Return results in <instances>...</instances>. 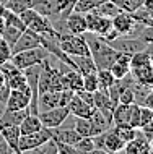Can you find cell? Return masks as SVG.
<instances>
[{
	"instance_id": "1f68e13d",
	"label": "cell",
	"mask_w": 153,
	"mask_h": 154,
	"mask_svg": "<svg viewBox=\"0 0 153 154\" xmlns=\"http://www.w3.org/2000/svg\"><path fill=\"white\" fill-rule=\"evenodd\" d=\"M96 76H98V89H107L116 81V78L109 70H98Z\"/></svg>"
},
{
	"instance_id": "74e56055",
	"label": "cell",
	"mask_w": 153,
	"mask_h": 154,
	"mask_svg": "<svg viewBox=\"0 0 153 154\" xmlns=\"http://www.w3.org/2000/svg\"><path fill=\"white\" fill-rule=\"evenodd\" d=\"M151 119H153V110L145 107V106H140V125H139V128L142 125H145L147 122H150Z\"/></svg>"
},
{
	"instance_id": "2e32d148",
	"label": "cell",
	"mask_w": 153,
	"mask_h": 154,
	"mask_svg": "<svg viewBox=\"0 0 153 154\" xmlns=\"http://www.w3.org/2000/svg\"><path fill=\"white\" fill-rule=\"evenodd\" d=\"M67 107H69L70 115H73V117H81V119H88L90 115H91L93 109H94L93 106L86 104L81 97H78L75 93L72 94V97H70Z\"/></svg>"
},
{
	"instance_id": "d6a6232c",
	"label": "cell",
	"mask_w": 153,
	"mask_h": 154,
	"mask_svg": "<svg viewBox=\"0 0 153 154\" xmlns=\"http://www.w3.org/2000/svg\"><path fill=\"white\" fill-rule=\"evenodd\" d=\"M81 89L90 91V93H94V91L98 89V76H96V72H94V73L81 75Z\"/></svg>"
},
{
	"instance_id": "44dd1931",
	"label": "cell",
	"mask_w": 153,
	"mask_h": 154,
	"mask_svg": "<svg viewBox=\"0 0 153 154\" xmlns=\"http://www.w3.org/2000/svg\"><path fill=\"white\" fill-rule=\"evenodd\" d=\"M130 75L137 83L151 86L153 85V62H150L147 65H140V66H135V68H130Z\"/></svg>"
},
{
	"instance_id": "8d00e7d4",
	"label": "cell",
	"mask_w": 153,
	"mask_h": 154,
	"mask_svg": "<svg viewBox=\"0 0 153 154\" xmlns=\"http://www.w3.org/2000/svg\"><path fill=\"white\" fill-rule=\"evenodd\" d=\"M109 2H113L114 5H117L124 11H134L135 8H137L134 3V0H109Z\"/></svg>"
},
{
	"instance_id": "60d3db41",
	"label": "cell",
	"mask_w": 153,
	"mask_h": 154,
	"mask_svg": "<svg viewBox=\"0 0 153 154\" xmlns=\"http://www.w3.org/2000/svg\"><path fill=\"white\" fill-rule=\"evenodd\" d=\"M0 154H13V152H11V149H10V146L7 144V141L3 140L2 131H0Z\"/></svg>"
},
{
	"instance_id": "cb8c5ba5",
	"label": "cell",
	"mask_w": 153,
	"mask_h": 154,
	"mask_svg": "<svg viewBox=\"0 0 153 154\" xmlns=\"http://www.w3.org/2000/svg\"><path fill=\"white\" fill-rule=\"evenodd\" d=\"M62 86H64V89H70L73 93L81 89V73L73 68L62 73Z\"/></svg>"
},
{
	"instance_id": "52a82bcc",
	"label": "cell",
	"mask_w": 153,
	"mask_h": 154,
	"mask_svg": "<svg viewBox=\"0 0 153 154\" xmlns=\"http://www.w3.org/2000/svg\"><path fill=\"white\" fill-rule=\"evenodd\" d=\"M73 91L70 89H60V91H46L41 93L38 97V114L54 107H60V106H67L70 97H72Z\"/></svg>"
},
{
	"instance_id": "681fc988",
	"label": "cell",
	"mask_w": 153,
	"mask_h": 154,
	"mask_svg": "<svg viewBox=\"0 0 153 154\" xmlns=\"http://www.w3.org/2000/svg\"><path fill=\"white\" fill-rule=\"evenodd\" d=\"M7 2H8V0H0V3H2V5H5Z\"/></svg>"
},
{
	"instance_id": "83f0119b",
	"label": "cell",
	"mask_w": 153,
	"mask_h": 154,
	"mask_svg": "<svg viewBox=\"0 0 153 154\" xmlns=\"http://www.w3.org/2000/svg\"><path fill=\"white\" fill-rule=\"evenodd\" d=\"M21 29H18V28H15V26H11V24H7V23H3V28H2V31H0V36L3 37V39L7 41L8 44H10V47L16 42V39L20 37V34H21Z\"/></svg>"
},
{
	"instance_id": "f546056e",
	"label": "cell",
	"mask_w": 153,
	"mask_h": 154,
	"mask_svg": "<svg viewBox=\"0 0 153 154\" xmlns=\"http://www.w3.org/2000/svg\"><path fill=\"white\" fill-rule=\"evenodd\" d=\"M94 11L103 15V16H107V18H113L114 15H117L119 11H121V8H119L117 5H114L113 2H109V0H104L101 5H98L96 8H94Z\"/></svg>"
},
{
	"instance_id": "7bdbcfd3",
	"label": "cell",
	"mask_w": 153,
	"mask_h": 154,
	"mask_svg": "<svg viewBox=\"0 0 153 154\" xmlns=\"http://www.w3.org/2000/svg\"><path fill=\"white\" fill-rule=\"evenodd\" d=\"M142 106H145V107H148V109L153 110V89H150V93L145 96V99H143Z\"/></svg>"
},
{
	"instance_id": "5b68a950",
	"label": "cell",
	"mask_w": 153,
	"mask_h": 154,
	"mask_svg": "<svg viewBox=\"0 0 153 154\" xmlns=\"http://www.w3.org/2000/svg\"><path fill=\"white\" fill-rule=\"evenodd\" d=\"M59 47L69 55H90V49L83 34H72V32H60Z\"/></svg>"
},
{
	"instance_id": "5bb4252c",
	"label": "cell",
	"mask_w": 153,
	"mask_h": 154,
	"mask_svg": "<svg viewBox=\"0 0 153 154\" xmlns=\"http://www.w3.org/2000/svg\"><path fill=\"white\" fill-rule=\"evenodd\" d=\"M64 26H65V32H72V34H83V32H86L85 13L72 10L67 16H65Z\"/></svg>"
},
{
	"instance_id": "ee69618b",
	"label": "cell",
	"mask_w": 153,
	"mask_h": 154,
	"mask_svg": "<svg viewBox=\"0 0 153 154\" xmlns=\"http://www.w3.org/2000/svg\"><path fill=\"white\" fill-rule=\"evenodd\" d=\"M142 7L147 10L148 16H150V20L153 21V0H145V2L142 3Z\"/></svg>"
},
{
	"instance_id": "f35d334b",
	"label": "cell",
	"mask_w": 153,
	"mask_h": 154,
	"mask_svg": "<svg viewBox=\"0 0 153 154\" xmlns=\"http://www.w3.org/2000/svg\"><path fill=\"white\" fill-rule=\"evenodd\" d=\"M139 130L147 136V140H148V141H150V140L153 138V119L150 120V122H147L145 125H142V127H140Z\"/></svg>"
},
{
	"instance_id": "d4e9b609",
	"label": "cell",
	"mask_w": 153,
	"mask_h": 154,
	"mask_svg": "<svg viewBox=\"0 0 153 154\" xmlns=\"http://www.w3.org/2000/svg\"><path fill=\"white\" fill-rule=\"evenodd\" d=\"M75 63V70L80 72L81 75H86V73H94L98 72L96 65L91 59V55H70Z\"/></svg>"
},
{
	"instance_id": "f6af8a7d",
	"label": "cell",
	"mask_w": 153,
	"mask_h": 154,
	"mask_svg": "<svg viewBox=\"0 0 153 154\" xmlns=\"http://www.w3.org/2000/svg\"><path fill=\"white\" fill-rule=\"evenodd\" d=\"M5 85V75H3V72L0 70V86Z\"/></svg>"
},
{
	"instance_id": "ffe728a7",
	"label": "cell",
	"mask_w": 153,
	"mask_h": 154,
	"mask_svg": "<svg viewBox=\"0 0 153 154\" xmlns=\"http://www.w3.org/2000/svg\"><path fill=\"white\" fill-rule=\"evenodd\" d=\"M51 130H52V136L57 141L72 144V146L81 138L80 133H78L73 127H57V128H51Z\"/></svg>"
},
{
	"instance_id": "8992f818",
	"label": "cell",
	"mask_w": 153,
	"mask_h": 154,
	"mask_svg": "<svg viewBox=\"0 0 153 154\" xmlns=\"http://www.w3.org/2000/svg\"><path fill=\"white\" fill-rule=\"evenodd\" d=\"M49 55V52L41 45V47H34V49H28V51H21V52H16L11 54L10 62L18 68H28V66H33L36 63H41L43 60H46Z\"/></svg>"
},
{
	"instance_id": "30bf717a",
	"label": "cell",
	"mask_w": 153,
	"mask_h": 154,
	"mask_svg": "<svg viewBox=\"0 0 153 154\" xmlns=\"http://www.w3.org/2000/svg\"><path fill=\"white\" fill-rule=\"evenodd\" d=\"M33 8H34L36 11H39L41 15L47 16V18L52 21L54 28L59 24L60 13H62L59 0H33Z\"/></svg>"
},
{
	"instance_id": "d6986e66",
	"label": "cell",
	"mask_w": 153,
	"mask_h": 154,
	"mask_svg": "<svg viewBox=\"0 0 153 154\" xmlns=\"http://www.w3.org/2000/svg\"><path fill=\"white\" fill-rule=\"evenodd\" d=\"M109 72L113 73L116 80H122L124 76L130 73V55L127 54H119V57L114 60V63L111 65Z\"/></svg>"
},
{
	"instance_id": "603a6c76",
	"label": "cell",
	"mask_w": 153,
	"mask_h": 154,
	"mask_svg": "<svg viewBox=\"0 0 153 154\" xmlns=\"http://www.w3.org/2000/svg\"><path fill=\"white\" fill-rule=\"evenodd\" d=\"M73 128L80 133V136H96L100 135V128L94 125L90 119H81V117H75V122H73Z\"/></svg>"
},
{
	"instance_id": "c3c4849f",
	"label": "cell",
	"mask_w": 153,
	"mask_h": 154,
	"mask_svg": "<svg viewBox=\"0 0 153 154\" xmlns=\"http://www.w3.org/2000/svg\"><path fill=\"white\" fill-rule=\"evenodd\" d=\"M150 151H151V152H153V138H151V140H150Z\"/></svg>"
},
{
	"instance_id": "277c9868",
	"label": "cell",
	"mask_w": 153,
	"mask_h": 154,
	"mask_svg": "<svg viewBox=\"0 0 153 154\" xmlns=\"http://www.w3.org/2000/svg\"><path fill=\"white\" fill-rule=\"evenodd\" d=\"M113 28L116 29L119 36H132V37H139V34L142 32V29L145 26L143 24L135 23V20L132 18L130 11H124L121 10L117 15H114L111 18Z\"/></svg>"
},
{
	"instance_id": "7c38bea8",
	"label": "cell",
	"mask_w": 153,
	"mask_h": 154,
	"mask_svg": "<svg viewBox=\"0 0 153 154\" xmlns=\"http://www.w3.org/2000/svg\"><path fill=\"white\" fill-rule=\"evenodd\" d=\"M41 45H43V36H39L38 32H34V31L26 28L20 34L18 39H16V42L11 45V54L28 51V49H34V47H41Z\"/></svg>"
},
{
	"instance_id": "ba28073f",
	"label": "cell",
	"mask_w": 153,
	"mask_h": 154,
	"mask_svg": "<svg viewBox=\"0 0 153 154\" xmlns=\"http://www.w3.org/2000/svg\"><path fill=\"white\" fill-rule=\"evenodd\" d=\"M52 138V130L47 127H43L41 130L34 133H28V135H21L18 141V149L20 154L21 152H31L33 149L41 146L43 143H46L47 140Z\"/></svg>"
},
{
	"instance_id": "8fae6325",
	"label": "cell",
	"mask_w": 153,
	"mask_h": 154,
	"mask_svg": "<svg viewBox=\"0 0 153 154\" xmlns=\"http://www.w3.org/2000/svg\"><path fill=\"white\" fill-rule=\"evenodd\" d=\"M69 107L67 106H60V107H54V109H49V110H44V112H39V119L43 122L44 127L47 128H57L60 127L62 122L69 117Z\"/></svg>"
},
{
	"instance_id": "9a60e30c",
	"label": "cell",
	"mask_w": 153,
	"mask_h": 154,
	"mask_svg": "<svg viewBox=\"0 0 153 154\" xmlns=\"http://www.w3.org/2000/svg\"><path fill=\"white\" fill-rule=\"evenodd\" d=\"M124 152H127V154H150L151 152L150 151V141L137 128V133H135L134 140L126 143V146H124Z\"/></svg>"
},
{
	"instance_id": "ac0fdd59",
	"label": "cell",
	"mask_w": 153,
	"mask_h": 154,
	"mask_svg": "<svg viewBox=\"0 0 153 154\" xmlns=\"http://www.w3.org/2000/svg\"><path fill=\"white\" fill-rule=\"evenodd\" d=\"M103 146H104V152H122L126 141L119 138L113 128H109L103 133Z\"/></svg>"
},
{
	"instance_id": "4dcf8cb0",
	"label": "cell",
	"mask_w": 153,
	"mask_h": 154,
	"mask_svg": "<svg viewBox=\"0 0 153 154\" xmlns=\"http://www.w3.org/2000/svg\"><path fill=\"white\" fill-rule=\"evenodd\" d=\"M103 2L104 0H77L75 5H73V10L80 11V13H88V11L94 10L98 5H101Z\"/></svg>"
},
{
	"instance_id": "e0dca14e",
	"label": "cell",
	"mask_w": 153,
	"mask_h": 154,
	"mask_svg": "<svg viewBox=\"0 0 153 154\" xmlns=\"http://www.w3.org/2000/svg\"><path fill=\"white\" fill-rule=\"evenodd\" d=\"M0 131L3 135V140L7 141V144L10 146L11 152L13 154H20V149H18V141H20V127L18 125H2L0 127Z\"/></svg>"
},
{
	"instance_id": "bcb514c9",
	"label": "cell",
	"mask_w": 153,
	"mask_h": 154,
	"mask_svg": "<svg viewBox=\"0 0 153 154\" xmlns=\"http://www.w3.org/2000/svg\"><path fill=\"white\" fill-rule=\"evenodd\" d=\"M3 110H5V104H2V102H0V115L3 114Z\"/></svg>"
},
{
	"instance_id": "3957f363",
	"label": "cell",
	"mask_w": 153,
	"mask_h": 154,
	"mask_svg": "<svg viewBox=\"0 0 153 154\" xmlns=\"http://www.w3.org/2000/svg\"><path fill=\"white\" fill-rule=\"evenodd\" d=\"M85 18H86V31L88 32L101 36L107 42H111L113 39H116L119 36L113 28L111 18H107V16H103L100 13H96L94 10H91L88 13H85Z\"/></svg>"
},
{
	"instance_id": "f1b7e54d",
	"label": "cell",
	"mask_w": 153,
	"mask_h": 154,
	"mask_svg": "<svg viewBox=\"0 0 153 154\" xmlns=\"http://www.w3.org/2000/svg\"><path fill=\"white\" fill-rule=\"evenodd\" d=\"M3 7H5L7 10L13 11V13L20 15V13H23L24 10H28V8H33V0H8Z\"/></svg>"
},
{
	"instance_id": "4316f807",
	"label": "cell",
	"mask_w": 153,
	"mask_h": 154,
	"mask_svg": "<svg viewBox=\"0 0 153 154\" xmlns=\"http://www.w3.org/2000/svg\"><path fill=\"white\" fill-rule=\"evenodd\" d=\"M111 128H113L116 135H117L121 140H124L126 143H129V141L134 140L135 133H137V128L130 127V125H113Z\"/></svg>"
},
{
	"instance_id": "ab89813d",
	"label": "cell",
	"mask_w": 153,
	"mask_h": 154,
	"mask_svg": "<svg viewBox=\"0 0 153 154\" xmlns=\"http://www.w3.org/2000/svg\"><path fill=\"white\" fill-rule=\"evenodd\" d=\"M75 94L78 97H81L86 104H90V106H93V93H90V91H85V89H78L75 91ZM94 107V106H93Z\"/></svg>"
},
{
	"instance_id": "e575fe53",
	"label": "cell",
	"mask_w": 153,
	"mask_h": 154,
	"mask_svg": "<svg viewBox=\"0 0 153 154\" xmlns=\"http://www.w3.org/2000/svg\"><path fill=\"white\" fill-rule=\"evenodd\" d=\"M31 152H41V154H59V151H57V143H56V138L47 140L46 143H43L41 146H38L36 149H33Z\"/></svg>"
},
{
	"instance_id": "484cf974",
	"label": "cell",
	"mask_w": 153,
	"mask_h": 154,
	"mask_svg": "<svg viewBox=\"0 0 153 154\" xmlns=\"http://www.w3.org/2000/svg\"><path fill=\"white\" fill-rule=\"evenodd\" d=\"M18 127H20V133H21V135H28V133H34V131L41 130L44 125L41 122L38 114H28Z\"/></svg>"
},
{
	"instance_id": "836d02e7",
	"label": "cell",
	"mask_w": 153,
	"mask_h": 154,
	"mask_svg": "<svg viewBox=\"0 0 153 154\" xmlns=\"http://www.w3.org/2000/svg\"><path fill=\"white\" fill-rule=\"evenodd\" d=\"M77 152H94V144H93V140L90 136H81L80 140L73 144Z\"/></svg>"
},
{
	"instance_id": "7a4b0ae2",
	"label": "cell",
	"mask_w": 153,
	"mask_h": 154,
	"mask_svg": "<svg viewBox=\"0 0 153 154\" xmlns=\"http://www.w3.org/2000/svg\"><path fill=\"white\" fill-rule=\"evenodd\" d=\"M20 18H21V21L28 29L38 32L39 36H59V32L56 31L51 20L47 16L41 15L39 11H36L34 8L24 10L23 13H20Z\"/></svg>"
},
{
	"instance_id": "7dc6e473",
	"label": "cell",
	"mask_w": 153,
	"mask_h": 154,
	"mask_svg": "<svg viewBox=\"0 0 153 154\" xmlns=\"http://www.w3.org/2000/svg\"><path fill=\"white\" fill-rule=\"evenodd\" d=\"M2 28H3V18L0 16V31H2Z\"/></svg>"
},
{
	"instance_id": "d590c367",
	"label": "cell",
	"mask_w": 153,
	"mask_h": 154,
	"mask_svg": "<svg viewBox=\"0 0 153 154\" xmlns=\"http://www.w3.org/2000/svg\"><path fill=\"white\" fill-rule=\"evenodd\" d=\"M10 57H11V47H10V44H8L7 41L0 36V63L8 62V60H10Z\"/></svg>"
},
{
	"instance_id": "4fadbf2b",
	"label": "cell",
	"mask_w": 153,
	"mask_h": 154,
	"mask_svg": "<svg viewBox=\"0 0 153 154\" xmlns=\"http://www.w3.org/2000/svg\"><path fill=\"white\" fill-rule=\"evenodd\" d=\"M31 102V89L30 86H23L18 89H10V96L7 99L5 109H26Z\"/></svg>"
},
{
	"instance_id": "6da1fadb",
	"label": "cell",
	"mask_w": 153,
	"mask_h": 154,
	"mask_svg": "<svg viewBox=\"0 0 153 154\" xmlns=\"http://www.w3.org/2000/svg\"><path fill=\"white\" fill-rule=\"evenodd\" d=\"M83 37L88 44V49H90V55L94 62L98 70H109L111 65L114 63V60L119 57V51L111 45L107 41H104L101 36H96L93 32H83Z\"/></svg>"
},
{
	"instance_id": "7402d4cb",
	"label": "cell",
	"mask_w": 153,
	"mask_h": 154,
	"mask_svg": "<svg viewBox=\"0 0 153 154\" xmlns=\"http://www.w3.org/2000/svg\"><path fill=\"white\" fill-rule=\"evenodd\" d=\"M30 114V109H5L3 114L0 115V127L2 125H20L23 122V119Z\"/></svg>"
},
{
	"instance_id": "b9f144b4",
	"label": "cell",
	"mask_w": 153,
	"mask_h": 154,
	"mask_svg": "<svg viewBox=\"0 0 153 154\" xmlns=\"http://www.w3.org/2000/svg\"><path fill=\"white\" fill-rule=\"evenodd\" d=\"M8 96H10V88H8L7 85L0 86V102H2V104H7Z\"/></svg>"
},
{
	"instance_id": "9c48e42d",
	"label": "cell",
	"mask_w": 153,
	"mask_h": 154,
	"mask_svg": "<svg viewBox=\"0 0 153 154\" xmlns=\"http://www.w3.org/2000/svg\"><path fill=\"white\" fill-rule=\"evenodd\" d=\"M109 44L116 51H119L121 54H127V55H132V54L139 51H145L147 49L145 41H142L140 37H132V36H117Z\"/></svg>"
}]
</instances>
